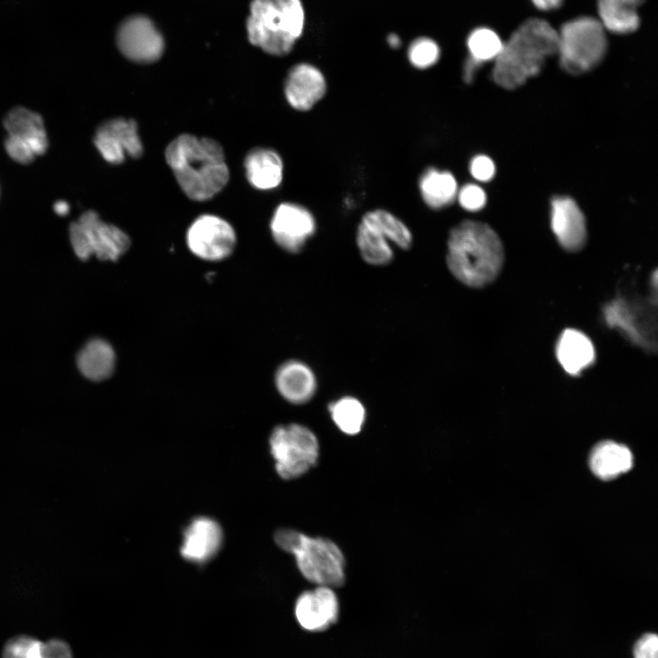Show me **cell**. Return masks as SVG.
Returning <instances> with one entry per match:
<instances>
[{
  "label": "cell",
  "mask_w": 658,
  "mask_h": 658,
  "mask_svg": "<svg viewBox=\"0 0 658 658\" xmlns=\"http://www.w3.org/2000/svg\"><path fill=\"white\" fill-rule=\"evenodd\" d=\"M632 463L633 457L629 448L610 440L596 445L589 456L592 472L602 480H610L628 472Z\"/></svg>",
  "instance_id": "603a6c76"
},
{
  "label": "cell",
  "mask_w": 658,
  "mask_h": 658,
  "mask_svg": "<svg viewBox=\"0 0 658 658\" xmlns=\"http://www.w3.org/2000/svg\"><path fill=\"white\" fill-rule=\"evenodd\" d=\"M606 30L600 20L581 16L565 23L558 33L557 54L567 72L580 74L600 64L607 51Z\"/></svg>",
  "instance_id": "52a82bcc"
},
{
  "label": "cell",
  "mask_w": 658,
  "mask_h": 658,
  "mask_svg": "<svg viewBox=\"0 0 658 658\" xmlns=\"http://www.w3.org/2000/svg\"><path fill=\"white\" fill-rule=\"evenodd\" d=\"M504 42L494 30L487 27H479L471 32L467 39V48L470 53L466 60L475 68L482 64L494 60L503 48Z\"/></svg>",
  "instance_id": "4316f807"
},
{
  "label": "cell",
  "mask_w": 658,
  "mask_h": 658,
  "mask_svg": "<svg viewBox=\"0 0 658 658\" xmlns=\"http://www.w3.org/2000/svg\"><path fill=\"white\" fill-rule=\"evenodd\" d=\"M327 80L323 71L313 64L301 62L287 73L283 91L287 103L295 111L313 110L326 95Z\"/></svg>",
  "instance_id": "9a60e30c"
},
{
  "label": "cell",
  "mask_w": 658,
  "mask_h": 658,
  "mask_svg": "<svg viewBox=\"0 0 658 658\" xmlns=\"http://www.w3.org/2000/svg\"><path fill=\"white\" fill-rule=\"evenodd\" d=\"M93 142L103 159L112 164L122 163L127 156L138 158L143 152L138 126L133 119L115 118L101 123Z\"/></svg>",
  "instance_id": "5bb4252c"
},
{
  "label": "cell",
  "mask_w": 658,
  "mask_h": 658,
  "mask_svg": "<svg viewBox=\"0 0 658 658\" xmlns=\"http://www.w3.org/2000/svg\"><path fill=\"white\" fill-rule=\"evenodd\" d=\"M317 219L313 211L300 203L285 201L277 206L270 224L275 243L286 252H301L315 235Z\"/></svg>",
  "instance_id": "8fae6325"
},
{
  "label": "cell",
  "mask_w": 658,
  "mask_h": 658,
  "mask_svg": "<svg viewBox=\"0 0 658 658\" xmlns=\"http://www.w3.org/2000/svg\"><path fill=\"white\" fill-rule=\"evenodd\" d=\"M644 0H598L600 22L605 30L629 34L638 29V8Z\"/></svg>",
  "instance_id": "d4e9b609"
},
{
  "label": "cell",
  "mask_w": 658,
  "mask_h": 658,
  "mask_svg": "<svg viewBox=\"0 0 658 658\" xmlns=\"http://www.w3.org/2000/svg\"><path fill=\"white\" fill-rule=\"evenodd\" d=\"M279 394L292 404L309 402L316 393L317 378L313 369L299 360L281 364L274 377Z\"/></svg>",
  "instance_id": "d6986e66"
},
{
  "label": "cell",
  "mask_w": 658,
  "mask_h": 658,
  "mask_svg": "<svg viewBox=\"0 0 658 658\" xmlns=\"http://www.w3.org/2000/svg\"><path fill=\"white\" fill-rule=\"evenodd\" d=\"M440 49L433 39L421 37L413 40L408 49V59L418 69H427L440 59Z\"/></svg>",
  "instance_id": "83f0119b"
},
{
  "label": "cell",
  "mask_w": 658,
  "mask_h": 658,
  "mask_svg": "<svg viewBox=\"0 0 658 658\" xmlns=\"http://www.w3.org/2000/svg\"><path fill=\"white\" fill-rule=\"evenodd\" d=\"M356 244L366 263L382 267L394 260L395 247L402 250L411 248L413 233L392 211L374 207L361 216L356 229Z\"/></svg>",
  "instance_id": "8992f818"
},
{
  "label": "cell",
  "mask_w": 658,
  "mask_h": 658,
  "mask_svg": "<svg viewBox=\"0 0 658 658\" xmlns=\"http://www.w3.org/2000/svg\"><path fill=\"white\" fill-rule=\"evenodd\" d=\"M339 604L332 588L318 586L302 592L295 603V617L299 624L310 631H320L334 623Z\"/></svg>",
  "instance_id": "2e32d148"
},
{
  "label": "cell",
  "mask_w": 658,
  "mask_h": 658,
  "mask_svg": "<svg viewBox=\"0 0 658 658\" xmlns=\"http://www.w3.org/2000/svg\"><path fill=\"white\" fill-rule=\"evenodd\" d=\"M446 244L447 268L465 286L483 288L500 273L504 248L489 225L469 219L461 221L451 228Z\"/></svg>",
  "instance_id": "7a4b0ae2"
},
{
  "label": "cell",
  "mask_w": 658,
  "mask_h": 658,
  "mask_svg": "<svg viewBox=\"0 0 658 658\" xmlns=\"http://www.w3.org/2000/svg\"><path fill=\"white\" fill-rule=\"evenodd\" d=\"M117 46L129 59L150 63L160 58L164 51V39L154 24L144 16L126 18L117 31Z\"/></svg>",
  "instance_id": "4fadbf2b"
},
{
  "label": "cell",
  "mask_w": 658,
  "mask_h": 658,
  "mask_svg": "<svg viewBox=\"0 0 658 658\" xmlns=\"http://www.w3.org/2000/svg\"><path fill=\"white\" fill-rule=\"evenodd\" d=\"M634 658H658V636L648 632L642 635L633 646Z\"/></svg>",
  "instance_id": "4dcf8cb0"
},
{
  "label": "cell",
  "mask_w": 658,
  "mask_h": 658,
  "mask_svg": "<svg viewBox=\"0 0 658 658\" xmlns=\"http://www.w3.org/2000/svg\"><path fill=\"white\" fill-rule=\"evenodd\" d=\"M387 42L392 48H398L401 44L399 37L395 34L389 35L387 37Z\"/></svg>",
  "instance_id": "d590c367"
},
{
  "label": "cell",
  "mask_w": 658,
  "mask_h": 658,
  "mask_svg": "<svg viewBox=\"0 0 658 658\" xmlns=\"http://www.w3.org/2000/svg\"><path fill=\"white\" fill-rule=\"evenodd\" d=\"M557 357L565 371L578 375L595 359V349L589 338L580 331L567 329L557 345Z\"/></svg>",
  "instance_id": "7402d4cb"
},
{
  "label": "cell",
  "mask_w": 658,
  "mask_h": 658,
  "mask_svg": "<svg viewBox=\"0 0 658 658\" xmlns=\"http://www.w3.org/2000/svg\"><path fill=\"white\" fill-rule=\"evenodd\" d=\"M271 453L277 473L285 480L298 478L317 462L319 442L307 427L291 423L273 429L270 437Z\"/></svg>",
  "instance_id": "ba28073f"
},
{
  "label": "cell",
  "mask_w": 658,
  "mask_h": 658,
  "mask_svg": "<svg viewBox=\"0 0 658 658\" xmlns=\"http://www.w3.org/2000/svg\"><path fill=\"white\" fill-rule=\"evenodd\" d=\"M331 418L341 431L348 435L357 434L366 419V409L356 398L345 396L328 406Z\"/></svg>",
  "instance_id": "484cf974"
},
{
  "label": "cell",
  "mask_w": 658,
  "mask_h": 658,
  "mask_svg": "<svg viewBox=\"0 0 658 658\" xmlns=\"http://www.w3.org/2000/svg\"><path fill=\"white\" fill-rule=\"evenodd\" d=\"M274 541L295 557L302 575L309 581L329 588L345 582V557L336 544L324 537H311L290 528H281Z\"/></svg>",
  "instance_id": "5b68a950"
},
{
  "label": "cell",
  "mask_w": 658,
  "mask_h": 658,
  "mask_svg": "<svg viewBox=\"0 0 658 658\" xmlns=\"http://www.w3.org/2000/svg\"><path fill=\"white\" fill-rule=\"evenodd\" d=\"M53 209L58 216H66L69 212V205L64 200L57 201Z\"/></svg>",
  "instance_id": "e575fe53"
},
{
  "label": "cell",
  "mask_w": 658,
  "mask_h": 658,
  "mask_svg": "<svg viewBox=\"0 0 658 658\" xmlns=\"http://www.w3.org/2000/svg\"><path fill=\"white\" fill-rule=\"evenodd\" d=\"M551 205V227L559 244L568 251L579 250L587 235L581 210L569 197H556Z\"/></svg>",
  "instance_id": "ac0fdd59"
},
{
  "label": "cell",
  "mask_w": 658,
  "mask_h": 658,
  "mask_svg": "<svg viewBox=\"0 0 658 658\" xmlns=\"http://www.w3.org/2000/svg\"><path fill=\"white\" fill-rule=\"evenodd\" d=\"M456 199L463 209L475 212L484 207L486 195L478 185L465 184L458 189Z\"/></svg>",
  "instance_id": "f546056e"
},
{
  "label": "cell",
  "mask_w": 658,
  "mask_h": 658,
  "mask_svg": "<svg viewBox=\"0 0 658 658\" xmlns=\"http://www.w3.org/2000/svg\"><path fill=\"white\" fill-rule=\"evenodd\" d=\"M164 155L178 185L190 199H210L228 181L223 148L214 139L181 134L167 145Z\"/></svg>",
  "instance_id": "6da1fadb"
},
{
  "label": "cell",
  "mask_w": 658,
  "mask_h": 658,
  "mask_svg": "<svg viewBox=\"0 0 658 658\" xmlns=\"http://www.w3.org/2000/svg\"><path fill=\"white\" fill-rule=\"evenodd\" d=\"M222 540V529L217 521L197 517L184 531L180 554L189 562L203 564L217 555Z\"/></svg>",
  "instance_id": "e0dca14e"
},
{
  "label": "cell",
  "mask_w": 658,
  "mask_h": 658,
  "mask_svg": "<svg viewBox=\"0 0 658 658\" xmlns=\"http://www.w3.org/2000/svg\"><path fill=\"white\" fill-rule=\"evenodd\" d=\"M470 173L474 179L485 182L494 176V164L489 157L476 155L471 160Z\"/></svg>",
  "instance_id": "1f68e13d"
},
{
  "label": "cell",
  "mask_w": 658,
  "mask_h": 658,
  "mask_svg": "<svg viewBox=\"0 0 658 658\" xmlns=\"http://www.w3.org/2000/svg\"><path fill=\"white\" fill-rule=\"evenodd\" d=\"M186 244L190 251L200 259L221 260L232 253L236 234L225 219L205 214L196 218L188 228Z\"/></svg>",
  "instance_id": "7c38bea8"
},
{
  "label": "cell",
  "mask_w": 658,
  "mask_h": 658,
  "mask_svg": "<svg viewBox=\"0 0 658 658\" xmlns=\"http://www.w3.org/2000/svg\"><path fill=\"white\" fill-rule=\"evenodd\" d=\"M301 0H252L247 20L249 42L273 56L290 53L302 34Z\"/></svg>",
  "instance_id": "277c9868"
},
{
  "label": "cell",
  "mask_w": 658,
  "mask_h": 658,
  "mask_svg": "<svg viewBox=\"0 0 658 658\" xmlns=\"http://www.w3.org/2000/svg\"><path fill=\"white\" fill-rule=\"evenodd\" d=\"M458 183L452 173L435 166L425 168L418 179V191L430 210H441L456 199Z\"/></svg>",
  "instance_id": "44dd1931"
},
{
  "label": "cell",
  "mask_w": 658,
  "mask_h": 658,
  "mask_svg": "<svg viewBox=\"0 0 658 658\" xmlns=\"http://www.w3.org/2000/svg\"><path fill=\"white\" fill-rule=\"evenodd\" d=\"M558 33L548 22L530 18L504 43L494 59V80L508 90L538 74L546 59L557 54Z\"/></svg>",
  "instance_id": "3957f363"
},
{
  "label": "cell",
  "mask_w": 658,
  "mask_h": 658,
  "mask_svg": "<svg viewBox=\"0 0 658 658\" xmlns=\"http://www.w3.org/2000/svg\"><path fill=\"white\" fill-rule=\"evenodd\" d=\"M69 239L77 257L87 260L116 261L131 245L130 238L118 227L102 221L93 210L84 212L69 226Z\"/></svg>",
  "instance_id": "9c48e42d"
},
{
  "label": "cell",
  "mask_w": 658,
  "mask_h": 658,
  "mask_svg": "<svg viewBox=\"0 0 658 658\" xmlns=\"http://www.w3.org/2000/svg\"><path fill=\"white\" fill-rule=\"evenodd\" d=\"M7 132L5 148L20 164H29L46 153L48 141L44 121L37 112L22 106L13 108L4 119Z\"/></svg>",
  "instance_id": "30bf717a"
},
{
  "label": "cell",
  "mask_w": 658,
  "mask_h": 658,
  "mask_svg": "<svg viewBox=\"0 0 658 658\" xmlns=\"http://www.w3.org/2000/svg\"><path fill=\"white\" fill-rule=\"evenodd\" d=\"M42 644L31 636H15L5 643L2 658H43Z\"/></svg>",
  "instance_id": "f1b7e54d"
},
{
  "label": "cell",
  "mask_w": 658,
  "mask_h": 658,
  "mask_svg": "<svg viewBox=\"0 0 658 658\" xmlns=\"http://www.w3.org/2000/svg\"><path fill=\"white\" fill-rule=\"evenodd\" d=\"M244 167L249 183L259 190L275 189L282 182L283 161L273 149H252L245 158Z\"/></svg>",
  "instance_id": "ffe728a7"
},
{
  "label": "cell",
  "mask_w": 658,
  "mask_h": 658,
  "mask_svg": "<svg viewBox=\"0 0 658 658\" xmlns=\"http://www.w3.org/2000/svg\"><path fill=\"white\" fill-rule=\"evenodd\" d=\"M116 356L112 346L105 340L96 338L89 341L77 356L80 373L92 381L108 378L115 367Z\"/></svg>",
  "instance_id": "cb8c5ba5"
},
{
  "label": "cell",
  "mask_w": 658,
  "mask_h": 658,
  "mask_svg": "<svg viewBox=\"0 0 658 658\" xmlns=\"http://www.w3.org/2000/svg\"><path fill=\"white\" fill-rule=\"evenodd\" d=\"M43 658H73L69 645L59 639H52L42 644Z\"/></svg>",
  "instance_id": "d6a6232c"
},
{
  "label": "cell",
  "mask_w": 658,
  "mask_h": 658,
  "mask_svg": "<svg viewBox=\"0 0 658 658\" xmlns=\"http://www.w3.org/2000/svg\"><path fill=\"white\" fill-rule=\"evenodd\" d=\"M534 5L539 10L548 11L558 8L563 0H531Z\"/></svg>",
  "instance_id": "836d02e7"
}]
</instances>
